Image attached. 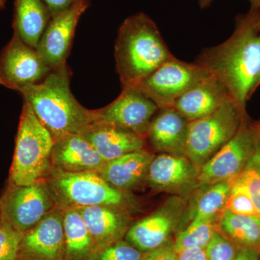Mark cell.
Instances as JSON below:
<instances>
[{"mask_svg":"<svg viewBox=\"0 0 260 260\" xmlns=\"http://www.w3.org/2000/svg\"><path fill=\"white\" fill-rule=\"evenodd\" d=\"M213 0H199L200 7L202 8H206L209 6L210 3ZM250 3L251 7H256V8H260V0H248Z\"/></svg>","mask_w":260,"mask_h":260,"instance_id":"obj_36","label":"cell"},{"mask_svg":"<svg viewBox=\"0 0 260 260\" xmlns=\"http://www.w3.org/2000/svg\"><path fill=\"white\" fill-rule=\"evenodd\" d=\"M246 119L247 114L232 99H228L210 115L189 123L184 155L199 170L232 139Z\"/></svg>","mask_w":260,"mask_h":260,"instance_id":"obj_6","label":"cell"},{"mask_svg":"<svg viewBox=\"0 0 260 260\" xmlns=\"http://www.w3.org/2000/svg\"><path fill=\"white\" fill-rule=\"evenodd\" d=\"M64 210L56 207L24 233L18 260H65Z\"/></svg>","mask_w":260,"mask_h":260,"instance_id":"obj_13","label":"cell"},{"mask_svg":"<svg viewBox=\"0 0 260 260\" xmlns=\"http://www.w3.org/2000/svg\"><path fill=\"white\" fill-rule=\"evenodd\" d=\"M178 260H208L204 248H189L177 252Z\"/></svg>","mask_w":260,"mask_h":260,"instance_id":"obj_34","label":"cell"},{"mask_svg":"<svg viewBox=\"0 0 260 260\" xmlns=\"http://www.w3.org/2000/svg\"><path fill=\"white\" fill-rule=\"evenodd\" d=\"M89 6V0H77L62 13L52 17L44 30L37 50L52 71L64 69L75 29Z\"/></svg>","mask_w":260,"mask_h":260,"instance_id":"obj_12","label":"cell"},{"mask_svg":"<svg viewBox=\"0 0 260 260\" xmlns=\"http://www.w3.org/2000/svg\"><path fill=\"white\" fill-rule=\"evenodd\" d=\"M24 233L18 232L3 220L0 223V260H18Z\"/></svg>","mask_w":260,"mask_h":260,"instance_id":"obj_29","label":"cell"},{"mask_svg":"<svg viewBox=\"0 0 260 260\" xmlns=\"http://www.w3.org/2000/svg\"><path fill=\"white\" fill-rule=\"evenodd\" d=\"M116 70L122 87L135 88L174 55L155 22L143 13L125 19L114 47Z\"/></svg>","mask_w":260,"mask_h":260,"instance_id":"obj_3","label":"cell"},{"mask_svg":"<svg viewBox=\"0 0 260 260\" xmlns=\"http://www.w3.org/2000/svg\"><path fill=\"white\" fill-rule=\"evenodd\" d=\"M225 209L236 215L259 216L250 197L242 186L234 181L232 191L225 203Z\"/></svg>","mask_w":260,"mask_h":260,"instance_id":"obj_28","label":"cell"},{"mask_svg":"<svg viewBox=\"0 0 260 260\" xmlns=\"http://www.w3.org/2000/svg\"><path fill=\"white\" fill-rule=\"evenodd\" d=\"M229 99L226 87L211 73L179 97L173 107L191 122L210 115Z\"/></svg>","mask_w":260,"mask_h":260,"instance_id":"obj_17","label":"cell"},{"mask_svg":"<svg viewBox=\"0 0 260 260\" xmlns=\"http://www.w3.org/2000/svg\"><path fill=\"white\" fill-rule=\"evenodd\" d=\"M6 0H0V10L4 9Z\"/></svg>","mask_w":260,"mask_h":260,"instance_id":"obj_38","label":"cell"},{"mask_svg":"<svg viewBox=\"0 0 260 260\" xmlns=\"http://www.w3.org/2000/svg\"><path fill=\"white\" fill-rule=\"evenodd\" d=\"M51 17L43 0H15L14 32L37 49Z\"/></svg>","mask_w":260,"mask_h":260,"instance_id":"obj_22","label":"cell"},{"mask_svg":"<svg viewBox=\"0 0 260 260\" xmlns=\"http://www.w3.org/2000/svg\"><path fill=\"white\" fill-rule=\"evenodd\" d=\"M78 209L99 253L121 240L129 230V215L121 207L95 205Z\"/></svg>","mask_w":260,"mask_h":260,"instance_id":"obj_15","label":"cell"},{"mask_svg":"<svg viewBox=\"0 0 260 260\" xmlns=\"http://www.w3.org/2000/svg\"><path fill=\"white\" fill-rule=\"evenodd\" d=\"M205 251L208 260H234L238 249L229 238L216 231Z\"/></svg>","mask_w":260,"mask_h":260,"instance_id":"obj_30","label":"cell"},{"mask_svg":"<svg viewBox=\"0 0 260 260\" xmlns=\"http://www.w3.org/2000/svg\"><path fill=\"white\" fill-rule=\"evenodd\" d=\"M47 5L51 17L56 16L70 8L77 0H43Z\"/></svg>","mask_w":260,"mask_h":260,"instance_id":"obj_33","label":"cell"},{"mask_svg":"<svg viewBox=\"0 0 260 260\" xmlns=\"http://www.w3.org/2000/svg\"><path fill=\"white\" fill-rule=\"evenodd\" d=\"M54 140L52 135L23 102L15 140L9 183L30 185L46 179L51 167Z\"/></svg>","mask_w":260,"mask_h":260,"instance_id":"obj_4","label":"cell"},{"mask_svg":"<svg viewBox=\"0 0 260 260\" xmlns=\"http://www.w3.org/2000/svg\"><path fill=\"white\" fill-rule=\"evenodd\" d=\"M37 49L13 34L0 52V85L17 90L40 83L51 72Z\"/></svg>","mask_w":260,"mask_h":260,"instance_id":"obj_10","label":"cell"},{"mask_svg":"<svg viewBox=\"0 0 260 260\" xmlns=\"http://www.w3.org/2000/svg\"><path fill=\"white\" fill-rule=\"evenodd\" d=\"M1 220H2V219H1V215H0V223H1Z\"/></svg>","mask_w":260,"mask_h":260,"instance_id":"obj_39","label":"cell"},{"mask_svg":"<svg viewBox=\"0 0 260 260\" xmlns=\"http://www.w3.org/2000/svg\"><path fill=\"white\" fill-rule=\"evenodd\" d=\"M143 256V252L121 239L101 251L94 260H142Z\"/></svg>","mask_w":260,"mask_h":260,"instance_id":"obj_31","label":"cell"},{"mask_svg":"<svg viewBox=\"0 0 260 260\" xmlns=\"http://www.w3.org/2000/svg\"><path fill=\"white\" fill-rule=\"evenodd\" d=\"M254 126V129H255L256 135H257L258 138H259L260 141V121L259 122L254 123L252 124Z\"/></svg>","mask_w":260,"mask_h":260,"instance_id":"obj_37","label":"cell"},{"mask_svg":"<svg viewBox=\"0 0 260 260\" xmlns=\"http://www.w3.org/2000/svg\"><path fill=\"white\" fill-rule=\"evenodd\" d=\"M258 85H259V86L260 85V78H259V83H258Z\"/></svg>","mask_w":260,"mask_h":260,"instance_id":"obj_40","label":"cell"},{"mask_svg":"<svg viewBox=\"0 0 260 260\" xmlns=\"http://www.w3.org/2000/svg\"><path fill=\"white\" fill-rule=\"evenodd\" d=\"M234 182L249 194L260 216V141L245 169Z\"/></svg>","mask_w":260,"mask_h":260,"instance_id":"obj_27","label":"cell"},{"mask_svg":"<svg viewBox=\"0 0 260 260\" xmlns=\"http://www.w3.org/2000/svg\"><path fill=\"white\" fill-rule=\"evenodd\" d=\"M142 260H178L174 243L168 241L156 249L145 252Z\"/></svg>","mask_w":260,"mask_h":260,"instance_id":"obj_32","label":"cell"},{"mask_svg":"<svg viewBox=\"0 0 260 260\" xmlns=\"http://www.w3.org/2000/svg\"><path fill=\"white\" fill-rule=\"evenodd\" d=\"M220 227L238 249L260 252V216L236 215L225 209L220 216Z\"/></svg>","mask_w":260,"mask_h":260,"instance_id":"obj_24","label":"cell"},{"mask_svg":"<svg viewBox=\"0 0 260 260\" xmlns=\"http://www.w3.org/2000/svg\"><path fill=\"white\" fill-rule=\"evenodd\" d=\"M259 143L253 124L246 119L232 139L200 168L197 187L235 180L245 169Z\"/></svg>","mask_w":260,"mask_h":260,"instance_id":"obj_9","label":"cell"},{"mask_svg":"<svg viewBox=\"0 0 260 260\" xmlns=\"http://www.w3.org/2000/svg\"><path fill=\"white\" fill-rule=\"evenodd\" d=\"M226 87L239 109L246 113V103L259 87L260 78V8L251 7L237 19L227 40L206 48L196 59Z\"/></svg>","mask_w":260,"mask_h":260,"instance_id":"obj_1","label":"cell"},{"mask_svg":"<svg viewBox=\"0 0 260 260\" xmlns=\"http://www.w3.org/2000/svg\"><path fill=\"white\" fill-rule=\"evenodd\" d=\"M198 172L184 155L161 153L152 160L145 179L158 190L180 191L197 187Z\"/></svg>","mask_w":260,"mask_h":260,"instance_id":"obj_14","label":"cell"},{"mask_svg":"<svg viewBox=\"0 0 260 260\" xmlns=\"http://www.w3.org/2000/svg\"><path fill=\"white\" fill-rule=\"evenodd\" d=\"M179 216L177 205L164 207L130 226L126 241L142 252L153 250L169 241Z\"/></svg>","mask_w":260,"mask_h":260,"instance_id":"obj_18","label":"cell"},{"mask_svg":"<svg viewBox=\"0 0 260 260\" xmlns=\"http://www.w3.org/2000/svg\"><path fill=\"white\" fill-rule=\"evenodd\" d=\"M106 162L143 150L145 138L127 130L93 122L81 133Z\"/></svg>","mask_w":260,"mask_h":260,"instance_id":"obj_20","label":"cell"},{"mask_svg":"<svg viewBox=\"0 0 260 260\" xmlns=\"http://www.w3.org/2000/svg\"><path fill=\"white\" fill-rule=\"evenodd\" d=\"M234 260H260V252L250 249H238Z\"/></svg>","mask_w":260,"mask_h":260,"instance_id":"obj_35","label":"cell"},{"mask_svg":"<svg viewBox=\"0 0 260 260\" xmlns=\"http://www.w3.org/2000/svg\"><path fill=\"white\" fill-rule=\"evenodd\" d=\"M58 207L45 180L30 185H8L0 198V215L3 221L15 230L26 232Z\"/></svg>","mask_w":260,"mask_h":260,"instance_id":"obj_7","label":"cell"},{"mask_svg":"<svg viewBox=\"0 0 260 260\" xmlns=\"http://www.w3.org/2000/svg\"><path fill=\"white\" fill-rule=\"evenodd\" d=\"M154 157V154L143 149L106 162L96 172L116 189L129 190L146 178Z\"/></svg>","mask_w":260,"mask_h":260,"instance_id":"obj_21","label":"cell"},{"mask_svg":"<svg viewBox=\"0 0 260 260\" xmlns=\"http://www.w3.org/2000/svg\"><path fill=\"white\" fill-rule=\"evenodd\" d=\"M64 210L65 260H94L99 251L78 208Z\"/></svg>","mask_w":260,"mask_h":260,"instance_id":"obj_23","label":"cell"},{"mask_svg":"<svg viewBox=\"0 0 260 260\" xmlns=\"http://www.w3.org/2000/svg\"><path fill=\"white\" fill-rule=\"evenodd\" d=\"M216 230L214 221L204 219H191V222L178 235L174 247L179 252L189 248H205Z\"/></svg>","mask_w":260,"mask_h":260,"instance_id":"obj_26","label":"cell"},{"mask_svg":"<svg viewBox=\"0 0 260 260\" xmlns=\"http://www.w3.org/2000/svg\"><path fill=\"white\" fill-rule=\"evenodd\" d=\"M158 110L153 101L136 89L122 87L114 102L93 110L94 122L127 130L145 138Z\"/></svg>","mask_w":260,"mask_h":260,"instance_id":"obj_11","label":"cell"},{"mask_svg":"<svg viewBox=\"0 0 260 260\" xmlns=\"http://www.w3.org/2000/svg\"><path fill=\"white\" fill-rule=\"evenodd\" d=\"M189 123L174 107L158 108L145 140L160 153L184 155Z\"/></svg>","mask_w":260,"mask_h":260,"instance_id":"obj_16","label":"cell"},{"mask_svg":"<svg viewBox=\"0 0 260 260\" xmlns=\"http://www.w3.org/2000/svg\"><path fill=\"white\" fill-rule=\"evenodd\" d=\"M106 161L81 134L54 140L51 166L70 172H98Z\"/></svg>","mask_w":260,"mask_h":260,"instance_id":"obj_19","label":"cell"},{"mask_svg":"<svg viewBox=\"0 0 260 260\" xmlns=\"http://www.w3.org/2000/svg\"><path fill=\"white\" fill-rule=\"evenodd\" d=\"M234 181H220L203 186L195 200L191 211V219H204L215 221L217 215L225 210V203Z\"/></svg>","mask_w":260,"mask_h":260,"instance_id":"obj_25","label":"cell"},{"mask_svg":"<svg viewBox=\"0 0 260 260\" xmlns=\"http://www.w3.org/2000/svg\"><path fill=\"white\" fill-rule=\"evenodd\" d=\"M210 74L199 63L186 62L174 56L133 88L158 108L173 107L179 97Z\"/></svg>","mask_w":260,"mask_h":260,"instance_id":"obj_8","label":"cell"},{"mask_svg":"<svg viewBox=\"0 0 260 260\" xmlns=\"http://www.w3.org/2000/svg\"><path fill=\"white\" fill-rule=\"evenodd\" d=\"M71 73L69 66L51 71L40 83L20 92L23 102L54 140L65 135L81 134L95 121L93 110L83 107L70 90Z\"/></svg>","mask_w":260,"mask_h":260,"instance_id":"obj_2","label":"cell"},{"mask_svg":"<svg viewBox=\"0 0 260 260\" xmlns=\"http://www.w3.org/2000/svg\"><path fill=\"white\" fill-rule=\"evenodd\" d=\"M61 209L95 205L123 208L126 196L96 172H70L51 167L44 179Z\"/></svg>","mask_w":260,"mask_h":260,"instance_id":"obj_5","label":"cell"}]
</instances>
